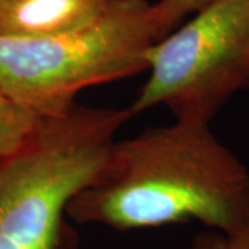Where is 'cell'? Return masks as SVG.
Segmentation results:
<instances>
[{"mask_svg":"<svg viewBox=\"0 0 249 249\" xmlns=\"http://www.w3.org/2000/svg\"><path fill=\"white\" fill-rule=\"evenodd\" d=\"M151 3L109 0L88 27L45 37L0 35V89L40 119L68 112L82 90L148 68Z\"/></svg>","mask_w":249,"mask_h":249,"instance_id":"3957f363","label":"cell"},{"mask_svg":"<svg viewBox=\"0 0 249 249\" xmlns=\"http://www.w3.org/2000/svg\"><path fill=\"white\" fill-rule=\"evenodd\" d=\"M148 79L129 106L132 116L157 106L175 119L208 122L249 90V0H213L157 40Z\"/></svg>","mask_w":249,"mask_h":249,"instance_id":"277c9868","label":"cell"},{"mask_svg":"<svg viewBox=\"0 0 249 249\" xmlns=\"http://www.w3.org/2000/svg\"><path fill=\"white\" fill-rule=\"evenodd\" d=\"M40 122V118L21 107L0 89V160L21 150Z\"/></svg>","mask_w":249,"mask_h":249,"instance_id":"8992f818","label":"cell"},{"mask_svg":"<svg viewBox=\"0 0 249 249\" xmlns=\"http://www.w3.org/2000/svg\"><path fill=\"white\" fill-rule=\"evenodd\" d=\"M130 118L129 108L76 103L42 119L21 150L0 160V249H79L67 206L96 178Z\"/></svg>","mask_w":249,"mask_h":249,"instance_id":"7a4b0ae2","label":"cell"},{"mask_svg":"<svg viewBox=\"0 0 249 249\" xmlns=\"http://www.w3.org/2000/svg\"><path fill=\"white\" fill-rule=\"evenodd\" d=\"M213 0H158L151 4V18L157 39L169 35L188 16L196 14Z\"/></svg>","mask_w":249,"mask_h":249,"instance_id":"52a82bcc","label":"cell"},{"mask_svg":"<svg viewBox=\"0 0 249 249\" xmlns=\"http://www.w3.org/2000/svg\"><path fill=\"white\" fill-rule=\"evenodd\" d=\"M67 216L118 231L188 222L235 231L249 223V170L211 124L175 119L115 140L96 178L70 201Z\"/></svg>","mask_w":249,"mask_h":249,"instance_id":"6da1fadb","label":"cell"},{"mask_svg":"<svg viewBox=\"0 0 249 249\" xmlns=\"http://www.w3.org/2000/svg\"><path fill=\"white\" fill-rule=\"evenodd\" d=\"M188 249H249V223L231 232H199L191 240Z\"/></svg>","mask_w":249,"mask_h":249,"instance_id":"ba28073f","label":"cell"},{"mask_svg":"<svg viewBox=\"0 0 249 249\" xmlns=\"http://www.w3.org/2000/svg\"><path fill=\"white\" fill-rule=\"evenodd\" d=\"M109 0H0V35L45 37L97 21Z\"/></svg>","mask_w":249,"mask_h":249,"instance_id":"5b68a950","label":"cell"}]
</instances>
